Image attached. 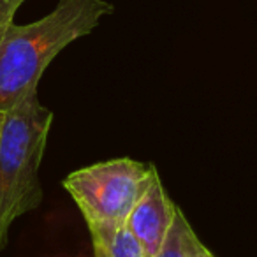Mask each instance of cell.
<instances>
[{
    "label": "cell",
    "instance_id": "30bf717a",
    "mask_svg": "<svg viewBox=\"0 0 257 257\" xmlns=\"http://www.w3.org/2000/svg\"><path fill=\"white\" fill-rule=\"evenodd\" d=\"M0 121H2V111H0Z\"/></svg>",
    "mask_w": 257,
    "mask_h": 257
},
{
    "label": "cell",
    "instance_id": "52a82bcc",
    "mask_svg": "<svg viewBox=\"0 0 257 257\" xmlns=\"http://www.w3.org/2000/svg\"><path fill=\"white\" fill-rule=\"evenodd\" d=\"M23 2L25 0H0V41L6 36L9 27L15 23V16Z\"/></svg>",
    "mask_w": 257,
    "mask_h": 257
},
{
    "label": "cell",
    "instance_id": "277c9868",
    "mask_svg": "<svg viewBox=\"0 0 257 257\" xmlns=\"http://www.w3.org/2000/svg\"><path fill=\"white\" fill-rule=\"evenodd\" d=\"M176 206L166 194L161 176H155L138 204L127 217V229L140 241L148 257H155L164 243L176 215Z\"/></svg>",
    "mask_w": 257,
    "mask_h": 257
},
{
    "label": "cell",
    "instance_id": "ba28073f",
    "mask_svg": "<svg viewBox=\"0 0 257 257\" xmlns=\"http://www.w3.org/2000/svg\"><path fill=\"white\" fill-rule=\"evenodd\" d=\"M192 257H215V255L210 252V250L206 248V246H204V245H201L199 248H197L196 252L192 253Z\"/></svg>",
    "mask_w": 257,
    "mask_h": 257
},
{
    "label": "cell",
    "instance_id": "5b68a950",
    "mask_svg": "<svg viewBox=\"0 0 257 257\" xmlns=\"http://www.w3.org/2000/svg\"><path fill=\"white\" fill-rule=\"evenodd\" d=\"M93 246L102 250L104 257H148L127 225H95L88 227Z\"/></svg>",
    "mask_w": 257,
    "mask_h": 257
},
{
    "label": "cell",
    "instance_id": "3957f363",
    "mask_svg": "<svg viewBox=\"0 0 257 257\" xmlns=\"http://www.w3.org/2000/svg\"><path fill=\"white\" fill-rule=\"evenodd\" d=\"M157 175L152 164L123 157L78 169L64 180V187L88 227L123 225Z\"/></svg>",
    "mask_w": 257,
    "mask_h": 257
},
{
    "label": "cell",
    "instance_id": "6da1fadb",
    "mask_svg": "<svg viewBox=\"0 0 257 257\" xmlns=\"http://www.w3.org/2000/svg\"><path fill=\"white\" fill-rule=\"evenodd\" d=\"M113 13L106 0H60L50 15L27 25L13 23L0 41V111H8L37 86L62 50L88 36Z\"/></svg>",
    "mask_w": 257,
    "mask_h": 257
},
{
    "label": "cell",
    "instance_id": "8992f818",
    "mask_svg": "<svg viewBox=\"0 0 257 257\" xmlns=\"http://www.w3.org/2000/svg\"><path fill=\"white\" fill-rule=\"evenodd\" d=\"M201 245L203 243L199 241L194 229L190 227L189 220L178 208L171 229H169L168 236H166L159 252L155 253V257H192V253Z\"/></svg>",
    "mask_w": 257,
    "mask_h": 257
},
{
    "label": "cell",
    "instance_id": "9c48e42d",
    "mask_svg": "<svg viewBox=\"0 0 257 257\" xmlns=\"http://www.w3.org/2000/svg\"><path fill=\"white\" fill-rule=\"evenodd\" d=\"M93 257H104L102 250H100V248H97V246H93Z\"/></svg>",
    "mask_w": 257,
    "mask_h": 257
},
{
    "label": "cell",
    "instance_id": "7a4b0ae2",
    "mask_svg": "<svg viewBox=\"0 0 257 257\" xmlns=\"http://www.w3.org/2000/svg\"><path fill=\"white\" fill-rule=\"evenodd\" d=\"M53 113L37 92L23 97L0 121V250L8 245L9 229L43 201L39 169L46 150Z\"/></svg>",
    "mask_w": 257,
    "mask_h": 257
}]
</instances>
